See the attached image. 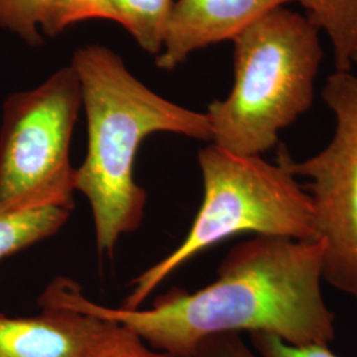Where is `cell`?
<instances>
[{"mask_svg": "<svg viewBox=\"0 0 357 357\" xmlns=\"http://www.w3.org/2000/svg\"><path fill=\"white\" fill-rule=\"evenodd\" d=\"M323 253L319 241L255 236L230 250L213 283L196 293L174 289L151 308L98 305L68 278L52 282L38 306L114 321L172 357H192L206 337L229 332H266L298 347L330 345L335 317L321 294Z\"/></svg>", "mask_w": 357, "mask_h": 357, "instance_id": "6da1fadb", "label": "cell"}, {"mask_svg": "<svg viewBox=\"0 0 357 357\" xmlns=\"http://www.w3.org/2000/svg\"><path fill=\"white\" fill-rule=\"evenodd\" d=\"M88 121V151L75 187L89 202L100 255L141 227L147 195L134 176L137 153L155 132L212 141L209 119L149 89L114 51L89 44L73 54Z\"/></svg>", "mask_w": 357, "mask_h": 357, "instance_id": "7a4b0ae2", "label": "cell"}, {"mask_svg": "<svg viewBox=\"0 0 357 357\" xmlns=\"http://www.w3.org/2000/svg\"><path fill=\"white\" fill-rule=\"evenodd\" d=\"M319 33L306 15L281 7L233 38V89L205 113L212 144L243 156L277 146L282 130L312 105L323 59Z\"/></svg>", "mask_w": 357, "mask_h": 357, "instance_id": "3957f363", "label": "cell"}, {"mask_svg": "<svg viewBox=\"0 0 357 357\" xmlns=\"http://www.w3.org/2000/svg\"><path fill=\"white\" fill-rule=\"evenodd\" d=\"M204 197L184 241L131 282L121 308L138 310L169 274L195 255L238 234L317 241L308 195L283 163L243 156L209 144L199 151Z\"/></svg>", "mask_w": 357, "mask_h": 357, "instance_id": "277c9868", "label": "cell"}, {"mask_svg": "<svg viewBox=\"0 0 357 357\" xmlns=\"http://www.w3.org/2000/svg\"><path fill=\"white\" fill-rule=\"evenodd\" d=\"M81 106L79 79L70 65L7 97L0 128V216L75 206L70 142Z\"/></svg>", "mask_w": 357, "mask_h": 357, "instance_id": "5b68a950", "label": "cell"}, {"mask_svg": "<svg viewBox=\"0 0 357 357\" xmlns=\"http://www.w3.org/2000/svg\"><path fill=\"white\" fill-rule=\"evenodd\" d=\"M321 98L336 121L328 146L303 162L282 146L277 160L295 178L310 180L317 241L324 248L323 280L357 301V76L335 72Z\"/></svg>", "mask_w": 357, "mask_h": 357, "instance_id": "8992f818", "label": "cell"}, {"mask_svg": "<svg viewBox=\"0 0 357 357\" xmlns=\"http://www.w3.org/2000/svg\"><path fill=\"white\" fill-rule=\"evenodd\" d=\"M298 0H176L156 65L172 70L192 53L233 40L268 13Z\"/></svg>", "mask_w": 357, "mask_h": 357, "instance_id": "52a82bcc", "label": "cell"}, {"mask_svg": "<svg viewBox=\"0 0 357 357\" xmlns=\"http://www.w3.org/2000/svg\"><path fill=\"white\" fill-rule=\"evenodd\" d=\"M109 321L63 307L31 318L0 314V357H86Z\"/></svg>", "mask_w": 357, "mask_h": 357, "instance_id": "ba28073f", "label": "cell"}, {"mask_svg": "<svg viewBox=\"0 0 357 357\" xmlns=\"http://www.w3.org/2000/svg\"><path fill=\"white\" fill-rule=\"evenodd\" d=\"M331 41L336 72H351L357 50V0H298Z\"/></svg>", "mask_w": 357, "mask_h": 357, "instance_id": "9c48e42d", "label": "cell"}, {"mask_svg": "<svg viewBox=\"0 0 357 357\" xmlns=\"http://www.w3.org/2000/svg\"><path fill=\"white\" fill-rule=\"evenodd\" d=\"M72 211L56 205L0 216V261L56 234Z\"/></svg>", "mask_w": 357, "mask_h": 357, "instance_id": "30bf717a", "label": "cell"}, {"mask_svg": "<svg viewBox=\"0 0 357 357\" xmlns=\"http://www.w3.org/2000/svg\"><path fill=\"white\" fill-rule=\"evenodd\" d=\"M115 23L123 26L143 51L159 54L166 38L172 0H112Z\"/></svg>", "mask_w": 357, "mask_h": 357, "instance_id": "8fae6325", "label": "cell"}, {"mask_svg": "<svg viewBox=\"0 0 357 357\" xmlns=\"http://www.w3.org/2000/svg\"><path fill=\"white\" fill-rule=\"evenodd\" d=\"M91 19L115 22L112 0H48L40 31L43 36H56L68 26Z\"/></svg>", "mask_w": 357, "mask_h": 357, "instance_id": "7c38bea8", "label": "cell"}, {"mask_svg": "<svg viewBox=\"0 0 357 357\" xmlns=\"http://www.w3.org/2000/svg\"><path fill=\"white\" fill-rule=\"evenodd\" d=\"M48 0H0V28L19 36L28 45H40V24Z\"/></svg>", "mask_w": 357, "mask_h": 357, "instance_id": "4fadbf2b", "label": "cell"}, {"mask_svg": "<svg viewBox=\"0 0 357 357\" xmlns=\"http://www.w3.org/2000/svg\"><path fill=\"white\" fill-rule=\"evenodd\" d=\"M107 321V320H106ZM86 357H172L168 354L153 349L135 332L114 321H109V327L102 337L93 347Z\"/></svg>", "mask_w": 357, "mask_h": 357, "instance_id": "5bb4252c", "label": "cell"}, {"mask_svg": "<svg viewBox=\"0 0 357 357\" xmlns=\"http://www.w3.org/2000/svg\"><path fill=\"white\" fill-rule=\"evenodd\" d=\"M255 352L261 357H339L328 345H291L266 332L249 333Z\"/></svg>", "mask_w": 357, "mask_h": 357, "instance_id": "9a60e30c", "label": "cell"}, {"mask_svg": "<svg viewBox=\"0 0 357 357\" xmlns=\"http://www.w3.org/2000/svg\"><path fill=\"white\" fill-rule=\"evenodd\" d=\"M192 357H261L243 342L241 333L229 332L206 337L196 347Z\"/></svg>", "mask_w": 357, "mask_h": 357, "instance_id": "2e32d148", "label": "cell"}, {"mask_svg": "<svg viewBox=\"0 0 357 357\" xmlns=\"http://www.w3.org/2000/svg\"><path fill=\"white\" fill-rule=\"evenodd\" d=\"M352 63H356L357 64V50L354 53V56H352Z\"/></svg>", "mask_w": 357, "mask_h": 357, "instance_id": "e0dca14e", "label": "cell"}]
</instances>
